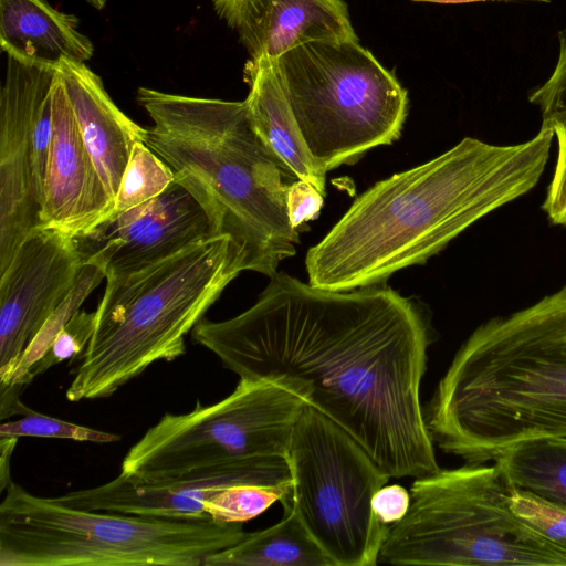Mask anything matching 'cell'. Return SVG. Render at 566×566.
Returning a JSON list of instances; mask_svg holds the SVG:
<instances>
[{"label":"cell","instance_id":"cb8c5ba5","mask_svg":"<svg viewBox=\"0 0 566 566\" xmlns=\"http://www.w3.org/2000/svg\"><path fill=\"white\" fill-rule=\"evenodd\" d=\"M59 438L81 442L111 443L120 439V436L73 422L32 412L21 419L4 422L0 427V438Z\"/></svg>","mask_w":566,"mask_h":566},{"label":"cell","instance_id":"f1b7e54d","mask_svg":"<svg viewBox=\"0 0 566 566\" xmlns=\"http://www.w3.org/2000/svg\"><path fill=\"white\" fill-rule=\"evenodd\" d=\"M324 197L307 181L297 179L290 182L286 207L292 226L298 229L305 221L316 218L323 207Z\"/></svg>","mask_w":566,"mask_h":566},{"label":"cell","instance_id":"484cf974","mask_svg":"<svg viewBox=\"0 0 566 566\" xmlns=\"http://www.w3.org/2000/svg\"><path fill=\"white\" fill-rule=\"evenodd\" d=\"M95 328V312L78 310L59 332L52 345L29 371V381L51 367L75 359L84 352Z\"/></svg>","mask_w":566,"mask_h":566},{"label":"cell","instance_id":"9a60e30c","mask_svg":"<svg viewBox=\"0 0 566 566\" xmlns=\"http://www.w3.org/2000/svg\"><path fill=\"white\" fill-rule=\"evenodd\" d=\"M113 207L59 73L52 93V138L36 228L80 238L105 221Z\"/></svg>","mask_w":566,"mask_h":566},{"label":"cell","instance_id":"ac0fdd59","mask_svg":"<svg viewBox=\"0 0 566 566\" xmlns=\"http://www.w3.org/2000/svg\"><path fill=\"white\" fill-rule=\"evenodd\" d=\"M249 94L244 99L252 126L287 176L326 195V171L311 156L271 59L249 60L243 70Z\"/></svg>","mask_w":566,"mask_h":566},{"label":"cell","instance_id":"e0dca14e","mask_svg":"<svg viewBox=\"0 0 566 566\" xmlns=\"http://www.w3.org/2000/svg\"><path fill=\"white\" fill-rule=\"evenodd\" d=\"M59 73L84 144L114 201L130 153L136 143L145 142L147 128L116 106L85 63L64 60Z\"/></svg>","mask_w":566,"mask_h":566},{"label":"cell","instance_id":"6da1fadb","mask_svg":"<svg viewBox=\"0 0 566 566\" xmlns=\"http://www.w3.org/2000/svg\"><path fill=\"white\" fill-rule=\"evenodd\" d=\"M270 279L241 314L203 317L192 340L240 378L292 389L390 478L438 471L420 402L430 331L419 305L384 283L329 291L285 272Z\"/></svg>","mask_w":566,"mask_h":566},{"label":"cell","instance_id":"9c48e42d","mask_svg":"<svg viewBox=\"0 0 566 566\" xmlns=\"http://www.w3.org/2000/svg\"><path fill=\"white\" fill-rule=\"evenodd\" d=\"M308 405L289 387L240 378L234 390L186 413H165L127 451L120 474L167 480L254 458H287L294 426Z\"/></svg>","mask_w":566,"mask_h":566},{"label":"cell","instance_id":"277c9868","mask_svg":"<svg viewBox=\"0 0 566 566\" xmlns=\"http://www.w3.org/2000/svg\"><path fill=\"white\" fill-rule=\"evenodd\" d=\"M136 98L153 120L147 146L198 198L216 233L242 248L248 270L274 275L300 242L286 207L293 180L254 130L244 101L149 87Z\"/></svg>","mask_w":566,"mask_h":566},{"label":"cell","instance_id":"30bf717a","mask_svg":"<svg viewBox=\"0 0 566 566\" xmlns=\"http://www.w3.org/2000/svg\"><path fill=\"white\" fill-rule=\"evenodd\" d=\"M287 463V499L335 566L378 564L389 527L371 509L390 476L333 420L306 405L297 419Z\"/></svg>","mask_w":566,"mask_h":566},{"label":"cell","instance_id":"7402d4cb","mask_svg":"<svg viewBox=\"0 0 566 566\" xmlns=\"http://www.w3.org/2000/svg\"><path fill=\"white\" fill-rule=\"evenodd\" d=\"M105 279L103 268L92 261H84L77 280L60 306L49 316L38 334L23 352L9 384L0 389L20 386L24 388L30 384L29 371L38 363L52 345L59 332L88 297V295Z\"/></svg>","mask_w":566,"mask_h":566},{"label":"cell","instance_id":"7a4b0ae2","mask_svg":"<svg viewBox=\"0 0 566 566\" xmlns=\"http://www.w3.org/2000/svg\"><path fill=\"white\" fill-rule=\"evenodd\" d=\"M554 133L497 145L473 137L361 193L305 258L308 283L350 291L424 263L479 220L530 192Z\"/></svg>","mask_w":566,"mask_h":566},{"label":"cell","instance_id":"4fadbf2b","mask_svg":"<svg viewBox=\"0 0 566 566\" xmlns=\"http://www.w3.org/2000/svg\"><path fill=\"white\" fill-rule=\"evenodd\" d=\"M216 233L193 192L179 180L159 196L108 217L75 238L84 261L99 264L105 279L168 259Z\"/></svg>","mask_w":566,"mask_h":566},{"label":"cell","instance_id":"5bb4252c","mask_svg":"<svg viewBox=\"0 0 566 566\" xmlns=\"http://www.w3.org/2000/svg\"><path fill=\"white\" fill-rule=\"evenodd\" d=\"M293 481L286 458H254L223 463L177 478L146 481L120 474L98 486L52 497L82 510L174 520L211 521L207 500L222 490L248 482Z\"/></svg>","mask_w":566,"mask_h":566},{"label":"cell","instance_id":"f546056e","mask_svg":"<svg viewBox=\"0 0 566 566\" xmlns=\"http://www.w3.org/2000/svg\"><path fill=\"white\" fill-rule=\"evenodd\" d=\"M410 502V492L403 486L399 484H385L374 494L371 509L381 523L391 526L407 515Z\"/></svg>","mask_w":566,"mask_h":566},{"label":"cell","instance_id":"ffe728a7","mask_svg":"<svg viewBox=\"0 0 566 566\" xmlns=\"http://www.w3.org/2000/svg\"><path fill=\"white\" fill-rule=\"evenodd\" d=\"M280 522L245 533L237 544L208 555L203 566H335L286 497Z\"/></svg>","mask_w":566,"mask_h":566},{"label":"cell","instance_id":"d4e9b609","mask_svg":"<svg viewBox=\"0 0 566 566\" xmlns=\"http://www.w3.org/2000/svg\"><path fill=\"white\" fill-rule=\"evenodd\" d=\"M509 496L518 518L549 541L566 545V505L514 486H509Z\"/></svg>","mask_w":566,"mask_h":566},{"label":"cell","instance_id":"44dd1931","mask_svg":"<svg viewBox=\"0 0 566 566\" xmlns=\"http://www.w3.org/2000/svg\"><path fill=\"white\" fill-rule=\"evenodd\" d=\"M509 486L566 505V448L535 444L507 451L494 461Z\"/></svg>","mask_w":566,"mask_h":566},{"label":"cell","instance_id":"d6a6232c","mask_svg":"<svg viewBox=\"0 0 566 566\" xmlns=\"http://www.w3.org/2000/svg\"><path fill=\"white\" fill-rule=\"evenodd\" d=\"M93 8L102 10L106 4V0H86Z\"/></svg>","mask_w":566,"mask_h":566},{"label":"cell","instance_id":"4316f807","mask_svg":"<svg viewBox=\"0 0 566 566\" xmlns=\"http://www.w3.org/2000/svg\"><path fill=\"white\" fill-rule=\"evenodd\" d=\"M557 140V157L542 209L553 224L566 227V108L542 115Z\"/></svg>","mask_w":566,"mask_h":566},{"label":"cell","instance_id":"603a6c76","mask_svg":"<svg viewBox=\"0 0 566 566\" xmlns=\"http://www.w3.org/2000/svg\"><path fill=\"white\" fill-rule=\"evenodd\" d=\"M175 179V171L163 158L145 142L136 143L114 198L111 216L151 200L164 192Z\"/></svg>","mask_w":566,"mask_h":566},{"label":"cell","instance_id":"4dcf8cb0","mask_svg":"<svg viewBox=\"0 0 566 566\" xmlns=\"http://www.w3.org/2000/svg\"><path fill=\"white\" fill-rule=\"evenodd\" d=\"M18 438H0L1 460H0V478L1 491L12 482L10 480V457L17 446Z\"/></svg>","mask_w":566,"mask_h":566},{"label":"cell","instance_id":"5b68a950","mask_svg":"<svg viewBox=\"0 0 566 566\" xmlns=\"http://www.w3.org/2000/svg\"><path fill=\"white\" fill-rule=\"evenodd\" d=\"M247 270L242 248L219 234L149 266L107 276L67 400L109 397L154 363L182 356L186 335Z\"/></svg>","mask_w":566,"mask_h":566},{"label":"cell","instance_id":"2e32d148","mask_svg":"<svg viewBox=\"0 0 566 566\" xmlns=\"http://www.w3.org/2000/svg\"><path fill=\"white\" fill-rule=\"evenodd\" d=\"M250 60L316 40H359L343 0H211Z\"/></svg>","mask_w":566,"mask_h":566},{"label":"cell","instance_id":"52a82bcc","mask_svg":"<svg viewBox=\"0 0 566 566\" xmlns=\"http://www.w3.org/2000/svg\"><path fill=\"white\" fill-rule=\"evenodd\" d=\"M410 496L407 515L389 527L378 563L566 566V545L513 513L495 463H464L416 478Z\"/></svg>","mask_w":566,"mask_h":566},{"label":"cell","instance_id":"8fae6325","mask_svg":"<svg viewBox=\"0 0 566 566\" xmlns=\"http://www.w3.org/2000/svg\"><path fill=\"white\" fill-rule=\"evenodd\" d=\"M57 75V67L7 54L0 92V273L38 227L40 205L31 170L32 140Z\"/></svg>","mask_w":566,"mask_h":566},{"label":"cell","instance_id":"d6986e66","mask_svg":"<svg viewBox=\"0 0 566 566\" xmlns=\"http://www.w3.org/2000/svg\"><path fill=\"white\" fill-rule=\"evenodd\" d=\"M0 45L8 55L57 69L64 60L85 63L94 53L78 19L46 0H0Z\"/></svg>","mask_w":566,"mask_h":566},{"label":"cell","instance_id":"ba28073f","mask_svg":"<svg viewBox=\"0 0 566 566\" xmlns=\"http://www.w3.org/2000/svg\"><path fill=\"white\" fill-rule=\"evenodd\" d=\"M302 138L326 172L402 132L409 98L359 40H316L271 59Z\"/></svg>","mask_w":566,"mask_h":566},{"label":"cell","instance_id":"7c38bea8","mask_svg":"<svg viewBox=\"0 0 566 566\" xmlns=\"http://www.w3.org/2000/svg\"><path fill=\"white\" fill-rule=\"evenodd\" d=\"M83 256L75 239L35 228L0 273V387L28 345L73 289Z\"/></svg>","mask_w":566,"mask_h":566},{"label":"cell","instance_id":"83f0119b","mask_svg":"<svg viewBox=\"0 0 566 566\" xmlns=\"http://www.w3.org/2000/svg\"><path fill=\"white\" fill-rule=\"evenodd\" d=\"M559 56L548 80L528 97L542 115L566 108V30L559 33Z\"/></svg>","mask_w":566,"mask_h":566},{"label":"cell","instance_id":"8992f818","mask_svg":"<svg viewBox=\"0 0 566 566\" xmlns=\"http://www.w3.org/2000/svg\"><path fill=\"white\" fill-rule=\"evenodd\" d=\"M0 504V566H203L243 524L88 511L11 482Z\"/></svg>","mask_w":566,"mask_h":566},{"label":"cell","instance_id":"3957f363","mask_svg":"<svg viewBox=\"0 0 566 566\" xmlns=\"http://www.w3.org/2000/svg\"><path fill=\"white\" fill-rule=\"evenodd\" d=\"M433 442L464 463L517 448H566V285L479 325L439 381Z\"/></svg>","mask_w":566,"mask_h":566},{"label":"cell","instance_id":"1f68e13d","mask_svg":"<svg viewBox=\"0 0 566 566\" xmlns=\"http://www.w3.org/2000/svg\"><path fill=\"white\" fill-rule=\"evenodd\" d=\"M415 2H432V3H463L473 1H485V0H410ZM534 1H548V0H534Z\"/></svg>","mask_w":566,"mask_h":566}]
</instances>
